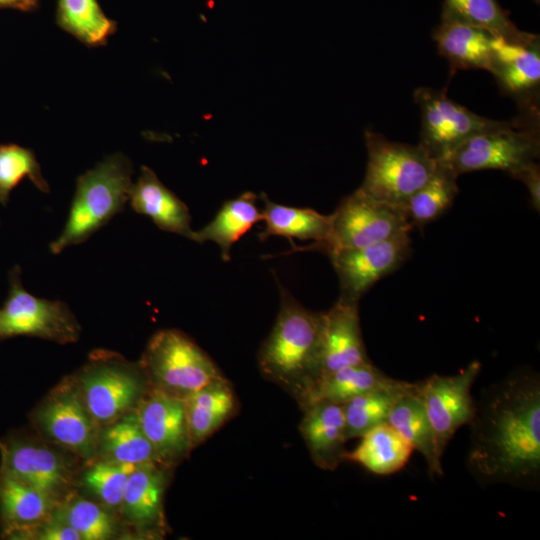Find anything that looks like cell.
<instances>
[{
    "label": "cell",
    "instance_id": "obj_17",
    "mask_svg": "<svg viewBox=\"0 0 540 540\" xmlns=\"http://www.w3.org/2000/svg\"><path fill=\"white\" fill-rule=\"evenodd\" d=\"M493 61L489 72L500 89L519 102L530 105L540 84V45L538 35L521 41L500 36L492 40Z\"/></svg>",
    "mask_w": 540,
    "mask_h": 540
},
{
    "label": "cell",
    "instance_id": "obj_3",
    "mask_svg": "<svg viewBox=\"0 0 540 540\" xmlns=\"http://www.w3.org/2000/svg\"><path fill=\"white\" fill-rule=\"evenodd\" d=\"M132 166L127 157L114 154L80 175L68 219L61 234L50 245L53 254L86 241L129 201Z\"/></svg>",
    "mask_w": 540,
    "mask_h": 540
},
{
    "label": "cell",
    "instance_id": "obj_28",
    "mask_svg": "<svg viewBox=\"0 0 540 540\" xmlns=\"http://www.w3.org/2000/svg\"><path fill=\"white\" fill-rule=\"evenodd\" d=\"M97 456L100 459L135 466L158 463L155 451L141 427L136 410L100 427Z\"/></svg>",
    "mask_w": 540,
    "mask_h": 540
},
{
    "label": "cell",
    "instance_id": "obj_40",
    "mask_svg": "<svg viewBox=\"0 0 540 540\" xmlns=\"http://www.w3.org/2000/svg\"><path fill=\"white\" fill-rule=\"evenodd\" d=\"M534 2H536L537 4H539L540 0H533Z\"/></svg>",
    "mask_w": 540,
    "mask_h": 540
},
{
    "label": "cell",
    "instance_id": "obj_16",
    "mask_svg": "<svg viewBox=\"0 0 540 540\" xmlns=\"http://www.w3.org/2000/svg\"><path fill=\"white\" fill-rule=\"evenodd\" d=\"M168 470L159 463H148L137 466L128 477L120 510L141 535L157 537L166 533L164 495Z\"/></svg>",
    "mask_w": 540,
    "mask_h": 540
},
{
    "label": "cell",
    "instance_id": "obj_37",
    "mask_svg": "<svg viewBox=\"0 0 540 540\" xmlns=\"http://www.w3.org/2000/svg\"><path fill=\"white\" fill-rule=\"evenodd\" d=\"M18 539L81 540V537L70 525L51 515L49 519L25 532Z\"/></svg>",
    "mask_w": 540,
    "mask_h": 540
},
{
    "label": "cell",
    "instance_id": "obj_12",
    "mask_svg": "<svg viewBox=\"0 0 540 540\" xmlns=\"http://www.w3.org/2000/svg\"><path fill=\"white\" fill-rule=\"evenodd\" d=\"M414 99L422 119L419 145L436 160L444 159L474 135L503 123L470 111L441 90L422 87L414 92Z\"/></svg>",
    "mask_w": 540,
    "mask_h": 540
},
{
    "label": "cell",
    "instance_id": "obj_33",
    "mask_svg": "<svg viewBox=\"0 0 540 540\" xmlns=\"http://www.w3.org/2000/svg\"><path fill=\"white\" fill-rule=\"evenodd\" d=\"M52 516L70 525L81 540H107L117 533V524L102 504L69 494L54 509Z\"/></svg>",
    "mask_w": 540,
    "mask_h": 540
},
{
    "label": "cell",
    "instance_id": "obj_31",
    "mask_svg": "<svg viewBox=\"0 0 540 540\" xmlns=\"http://www.w3.org/2000/svg\"><path fill=\"white\" fill-rule=\"evenodd\" d=\"M412 385L396 380L393 384L356 396L342 404L347 441L360 438L375 426L387 422L398 398Z\"/></svg>",
    "mask_w": 540,
    "mask_h": 540
},
{
    "label": "cell",
    "instance_id": "obj_21",
    "mask_svg": "<svg viewBox=\"0 0 540 540\" xmlns=\"http://www.w3.org/2000/svg\"><path fill=\"white\" fill-rule=\"evenodd\" d=\"M129 201L135 212L148 216L161 230L192 239L194 230L188 207L150 168L142 167L132 185Z\"/></svg>",
    "mask_w": 540,
    "mask_h": 540
},
{
    "label": "cell",
    "instance_id": "obj_9",
    "mask_svg": "<svg viewBox=\"0 0 540 540\" xmlns=\"http://www.w3.org/2000/svg\"><path fill=\"white\" fill-rule=\"evenodd\" d=\"M540 140L535 126L503 121L497 127L469 138L442 161L458 176L479 170H502L511 174L536 161Z\"/></svg>",
    "mask_w": 540,
    "mask_h": 540
},
{
    "label": "cell",
    "instance_id": "obj_39",
    "mask_svg": "<svg viewBox=\"0 0 540 540\" xmlns=\"http://www.w3.org/2000/svg\"><path fill=\"white\" fill-rule=\"evenodd\" d=\"M38 0H0V7L20 11H30L37 6Z\"/></svg>",
    "mask_w": 540,
    "mask_h": 540
},
{
    "label": "cell",
    "instance_id": "obj_15",
    "mask_svg": "<svg viewBox=\"0 0 540 540\" xmlns=\"http://www.w3.org/2000/svg\"><path fill=\"white\" fill-rule=\"evenodd\" d=\"M136 411L159 464L170 469L189 455L193 448L184 398L150 387Z\"/></svg>",
    "mask_w": 540,
    "mask_h": 540
},
{
    "label": "cell",
    "instance_id": "obj_4",
    "mask_svg": "<svg viewBox=\"0 0 540 540\" xmlns=\"http://www.w3.org/2000/svg\"><path fill=\"white\" fill-rule=\"evenodd\" d=\"M367 168L360 189L372 198L403 209L433 175L438 160L422 146L388 140L367 130Z\"/></svg>",
    "mask_w": 540,
    "mask_h": 540
},
{
    "label": "cell",
    "instance_id": "obj_10",
    "mask_svg": "<svg viewBox=\"0 0 540 540\" xmlns=\"http://www.w3.org/2000/svg\"><path fill=\"white\" fill-rule=\"evenodd\" d=\"M412 228L403 209L378 201L359 188L332 213L329 236L317 250L328 254L364 247Z\"/></svg>",
    "mask_w": 540,
    "mask_h": 540
},
{
    "label": "cell",
    "instance_id": "obj_18",
    "mask_svg": "<svg viewBox=\"0 0 540 540\" xmlns=\"http://www.w3.org/2000/svg\"><path fill=\"white\" fill-rule=\"evenodd\" d=\"M302 410L299 430L311 459L321 469L335 470L347 452L342 404L319 400Z\"/></svg>",
    "mask_w": 540,
    "mask_h": 540
},
{
    "label": "cell",
    "instance_id": "obj_7",
    "mask_svg": "<svg viewBox=\"0 0 540 540\" xmlns=\"http://www.w3.org/2000/svg\"><path fill=\"white\" fill-rule=\"evenodd\" d=\"M32 421L43 438L73 455L97 457L100 427L91 416L74 376L66 377L36 407Z\"/></svg>",
    "mask_w": 540,
    "mask_h": 540
},
{
    "label": "cell",
    "instance_id": "obj_20",
    "mask_svg": "<svg viewBox=\"0 0 540 540\" xmlns=\"http://www.w3.org/2000/svg\"><path fill=\"white\" fill-rule=\"evenodd\" d=\"M366 362L370 359L362 337L358 303L338 299L324 313L322 376Z\"/></svg>",
    "mask_w": 540,
    "mask_h": 540
},
{
    "label": "cell",
    "instance_id": "obj_36",
    "mask_svg": "<svg viewBox=\"0 0 540 540\" xmlns=\"http://www.w3.org/2000/svg\"><path fill=\"white\" fill-rule=\"evenodd\" d=\"M25 177L40 191L49 192L48 183L31 150L16 144L0 145V204L5 206L8 203L10 193Z\"/></svg>",
    "mask_w": 540,
    "mask_h": 540
},
{
    "label": "cell",
    "instance_id": "obj_5",
    "mask_svg": "<svg viewBox=\"0 0 540 540\" xmlns=\"http://www.w3.org/2000/svg\"><path fill=\"white\" fill-rule=\"evenodd\" d=\"M83 400L99 427L136 410L150 390L141 364L98 350L74 376Z\"/></svg>",
    "mask_w": 540,
    "mask_h": 540
},
{
    "label": "cell",
    "instance_id": "obj_8",
    "mask_svg": "<svg viewBox=\"0 0 540 540\" xmlns=\"http://www.w3.org/2000/svg\"><path fill=\"white\" fill-rule=\"evenodd\" d=\"M8 296L0 307V342L16 336H32L60 344L76 342L81 327L65 302L38 298L26 291L21 270L9 275Z\"/></svg>",
    "mask_w": 540,
    "mask_h": 540
},
{
    "label": "cell",
    "instance_id": "obj_35",
    "mask_svg": "<svg viewBox=\"0 0 540 540\" xmlns=\"http://www.w3.org/2000/svg\"><path fill=\"white\" fill-rule=\"evenodd\" d=\"M136 467L99 458L83 472L81 483L102 505L120 509L128 477Z\"/></svg>",
    "mask_w": 540,
    "mask_h": 540
},
{
    "label": "cell",
    "instance_id": "obj_32",
    "mask_svg": "<svg viewBox=\"0 0 540 540\" xmlns=\"http://www.w3.org/2000/svg\"><path fill=\"white\" fill-rule=\"evenodd\" d=\"M57 19L62 29L91 47L105 44L116 29L97 0H58Z\"/></svg>",
    "mask_w": 540,
    "mask_h": 540
},
{
    "label": "cell",
    "instance_id": "obj_26",
    "mask_svg": "<svg viewBox=\"0 0 540 540\" xmlns=\"http://www.w3.org/2000/svg\"><path fill=\"white\" fill-rule=\"evenodd\" d=\"M344 461L357 463L376 475H390L401 470L411 457L412 445L388 422L367 431Z\"/></svg>",
    "mask_w": 540,
    "mask_h": 540
},
{
    "label": "cell",
    "instance_id": "obj_24",
    "mask_svg": "<svg viewBox=\"0 0 540 540\" xmlns=\"http://www.w3.org/2000/svg\"><path fill=\"white\" fill-rule=\"evenodd\" d=\"M387 422L423 456L430 478L443 475L442 459L436 450L434 433L418 382L412 383L398 398Z\"/></svg>",
    "mask_w": 540,
    "mask_h": 540
},
{
    "label": "cell",
    "instance_id": "obj_11",
    "mask_svg": "<svg viewBox=\"0 0 540 540\" xmlns=\"http://www.w3.org/2000/svg\"><path fill=\"white\" fill-rule=\"evenodd\" d=\"M0 472L57 502L70 494L74 480L71 462L56 448L36 439L13 434L0 442Z\"/></svg>",
    "mask_w": 540,
    "mask_h": 540
},
{
    "label": "cell",
    "instance_id": "obj_2",
    "mask_svg": "<svg viewBox=\"0 0 540 540\" xmlns=\"http://www.w3.org/2000/svg\"><path fill=\"white\" fill-rule=\"evenodd\" d=\"M280 310L261 345L262 375L289 392L302 407L323 369L324 313L302 306L280 285Z\"/></svg>",
    "mask_w": 540,
    "mask_h": 540
},
{
    "label": "cell",
    "instance_id": "obj_27",
    "mask_svg": "<svg viewBox=\"0 0 540 540\" xmlns=\"http://www.w3.org/2000/svg\"><path fill=\"white\" fill-rule=\"evenodd\" d=\"M257 200L254 193L244 192L226 201L212 221L193 232L191 240L198 243L215 242L221 250L222 259L229 261L232 246L263 219Z\"/></svg>",
    "mask_w": 540,
    "mask_h": 540
},
{
    "label": "cell",
    "instance_id": "obj_14",
    "mask_svg": "<svg viewBox=\"0 0 540 540\" xmlns=\"http://www.w3.org/2000/svg\"><path fill=\"white\" fill-rule=\"evenodd\" d=\"M410 254V231L368 246L328 253L339 279V299L359 303L376 282L398 269Z\"/></svg>",
    "mask_w": 540,
    "mask_h": 540
},
{
    "label": "cell",
    "instance_id": "obj_34",
    "mask_svg": "<svg viewBox=\"0 0 540 540\" xmlns=\"http://www.w3.org/2000/svg\"><path fill=\"white\" fill-rule=\"evenodd\" d=\"M443 9L510 41H521L531 35L516 27L497 0H444Z\"/></svg>",
    "mask_w": 540,
    "mask_h": 540
},
{
    "label": "cell",
    "instance_id": "obj_38",
    "mask_svg": "<svg viewBox=\"0 0 540 540\" xmlns=\"http://www.w3.org/2000/svg\"><path fill=\"white\" fill-rule=\"evenodd\" d=\"M522 182L530 196V202L537 212L540 211V167L536 161L530 162L510 174Z\"/></svg>",
    "mask_w": 540,
    "mask_h": 540
},
{
    "label": "cell",
    "instance_id": "obj_29",
    "mask_svg": "<svg viewBox=\"0 0 540 540\" xmlns=\"http://www.w3.org/2000/svg\"><path fill=\"white\" fill-rule=\"evenodd\" d=\"M396 380L371 361L342 367L320 378L301 409L319 400L343 404L361 394L389 386Z\"/></svg>",
    "mask_w": 540,
    "mask_h": 540
},
{
    "label": "cell",
    "instance_id": "obj_22",
    "mask_svg": "<svg viewBox=\"0 0 540 540\" xmlns=\"http://www.w3.org/2000/svg\"><path fill=\"white\" fill-rule=\"evenodd\" d=\"M59 504L43 492L0 472L2 536L18 539L50 518Z\"/></svg>",
    "mask_w": 540,
    "mask_h": 540
},
{
    "label": "cell",
    "instance_id": "obj_25",
    "mask_svg": "<svg viewBox=\"0 0 540 540\" xmlns=\"http://www.w3.org/2000/svg\"><path fill=\"white\" fill-rule=\"evenodd\" d=\"M262 216L265 227L258 237L265 240L271 236L288 239L313 240L309 249H318L328 238L332 214L324 215L310 208L290 207L272 202L264 193Z\"/></svg>",
    "mask_w": 540,
    "mask_h": 540
},
{
    "label": "cell",
    "instance_id": "obj_30",
    "mask_svg": "<svg viewBox=\"0 0 540 540\" xmlns=\"http://www.w3.org/2000/svg\"><path fill=\"white\" fill-rule=\"evenodd\" d=\"M457 178L448 165L438 161L433 175L403 208L412 227H423L437 220L452 206L459 192Z\"/></svg>",
    "mask_w": 540,
    "mask_h": 540
},
{
    "label": "cell",
    "instance_id": "obj_1",
    "mask_svg": "<svg viewBox=\"0 0 540 540\" xmlns=\"http://www.w3.org/2000/svg\"><path fill=\"white\" fill-rule=\"evenodd\" d=\"M466 465L482 485L540 487V376L518 368L487 386L468 424Z\"/></svg>",
    "mask_w": 540,
    "mask_h": 540
},
{
    "label": "cell",
    "instance_id": "obj_6",
    "mask_svg": "<svg viewBox=\"0 0 540 540\" xmlns=\"http://www.w3.org/2000/svg\"><path fill=\"white\" fill-rule=\"evenodd\" d=\"M139 363L151 388L181 398L224 377L209 355L176 329L156 332Z\"/></svg>",
    "mask_w": 540,
    "mask_h": 540
},
{
    "label": "cell",
    "instance_id": "obj_13",
    "mask_svg": "<svg viewBox=\"0 0 540 540\" xmlns=\"http://www.w3.org/2000/svg\"><path fill=\"white\" fill-rule=\"evenodd\" d=\"M480 371L481 363L474 360L454 375L433 374L418 382L441 459L454 434L474 416L476 400L471 387Z\"/></svg>",
    "mask_w": 540,
    "mask_h": 540
},
{
    "label": "cell",
    "instance_id": "obj_23",
    "mask_svg": "<svg viewBox=\"0 0 540 540\" xmlns=\"http://www.w3.org/2000/svg\"><path fill=\"white\" fill-rule=\"evenodd\" d=\"M192 448L211 437L238 409V399L230 382L215 380L184 398Z\"/></svg>",
    "mask_w": 540,
    "mask_h": 540
},
{
    "label": "cell",
    "instance_id": "obj_19",
    "mask_svg": "<svg viewBox=\"0 0 540 540\" xmlns=\"http://www.w3.org/2000/svg\"><path fill=\"white\" fill-rule=\"evenodd\" d=\"M432 36L439 53L453 68L490 70L493 61L491 44L495 36L490 32L443 9L441 21Z\"/></svg>",
    "mask_w": 540,
    "mask_h": 540
}]
</instances>
